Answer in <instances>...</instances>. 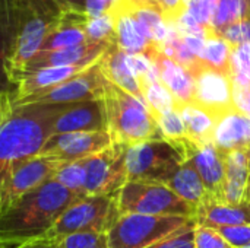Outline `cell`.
I'll list each match as a JSON object with an SVG mask.
<instances>
[{"label":"cell","instance_id":"30","mask_svg":"<svg viewBox=\"0 0 250 248\" xmlns=\"http://www.w3.org/2000/svg\"><path fill=\"white\" fill-rule=\"evenodd\" d=\"M60 186L75 193L79 197H85V183H86V170L85 159L73 161V162H62L57 168L54 177Z\"/></svg>","mask_w":250,"mask_h":248},{"label":"cell","instance_id":"25","mask_svg":"<svg viewBox=\"0 0 250 248\" xmlns=\"http://www.w3.org/2000/svg\"><path fill=\"white\" fill-rule=\"evenodd\" d=\"M15 45V29L7 0H0V95L15 98L16 85L10 73V58Z\"/></svg>","mask_w":250,"mask_h":248},{"label":"cell","instance_id":"41","mask_svg":"<svg viewBox=\"0 0 250 248\" xmlns=\"http://www.w3.org/2000/svg\"><path fill=\"white\" fill-rule=\"evenodd\" d=\"M158 12L164 20L171 25L186 12V7L183 0H158Z\"/></svg>","mask_w":250,"mask_h":248},{"label":"cell","instance_id":"43","mask_svg":"<svg viewBox=\"0 0 250 248\" xmlns=\"http://www.w3.org/2000/svg\"><path fill=\"white\" fill-rule=\"evenodd\" d=\"M125 7H151L158 10V0H123Z\"/></svg>","mask_w":250,"mask_h":248},{"label":"cell","instance_id":"10","mask_svg":"<svg viewBox=\"0 0 250 248\" xmlns=\"http://www.w3.org/2000/svg\"><path fill=\"white\" fill-rule=\"evenodd\" d=\"M127 146L113 143L105 151L85 159V196H116L127 183Z\"/></svg>","mask_w":250,"mask_h":248},{"label":"cell","instance_id":"15","mask_svg":"<svg viewBox=\"0 0 250 248\" xmlns=\"http://www.w3.org/2000/svg\"><path fill=\"white\" fill-rule=\"evenodd\" d=\"M101 130H107L103 99H91L76 104L60 105L51 126L53 134Z\"/></svg>","mask_w":250,"mask_h":248},{"label":"cell","instance_id":"29","mask_svg":"<svg viewBox=\"0 0 250 248\" xmlns=\"http://www.w3.org/2000/svg\"><path fill=\"white\" fill-rule=\"evenodd\" d=\"M249 18L250 0H220L211 22V29L220 34L224 28Z\"/></svg>","mask_w":250,"mask_h":248},{"label":"cell","instance_id":"7","mask_svg":"<svg viewBox=\"0 0 250 248\" xmlns=\"http://www.w3.org/2000/svg\"><path fill=\"white\" fill-rule=\"evenodd\" d=\"M120 216L116 196H85L73 202L56 221L47 240L57 241L76 232H104Z\"/></svg>","mask_w":250,"mask_h":248},{"label":"cell","instance_id":"20","mask_svg":"<svg viewBox=\"0 0 250 248\" xmlns=\"http://www.w3.org/2000/svg\"><path fill=\"white\" fill-rule=\"evenodd\" d=\"M91 67V66H89ZM88 67L79 66H69V67H47L38 69L34 72H25L15 77L16 83V94L13 101L22 99L25 96L34 95L37 92L50 89L56 85L66 82L67 79L76 76L78 73L83 72Z\"/></svg>","mask_w":250,"mask_h":248},{"label":"cell","instance_id":"22","mask_svg":"<svg viewBox=\"0 0 250 248\" xmlns=\"http://www.w3.org/2000/svg\"><path fill=\"white\" fill-rule=\"evenodd\" d=\"M196 227L205 228H223L250 225V203L243 202L240 205H226L207 202L196 209L195 213Z\"/></svg>","mask_w":250,"mask_h":248},{"label":"cell","instance_id":"24","mask_svg":"<svg viewBox=\"0 0 250 248\" xmlns=\"http://www.w3.org/2000/svg\"><path fill=\"white\" fill-rule=\"evenodd\" d=\"M226 162V186L223 203L240 205L245 202L249 183L250 168L246 151H231L224 153Z\"/></svg>","mask_w":250,"mask_h":248},{"label":"cell","instance_id":"48","mask_svg":"<svg viewBox=\"0 0 250 248\" xmlns=\"http://www.w3.org/2000/svg\"><path fill=\"white\" fill-rule=\"evenodd\" d=\"M248 152V161H249V168H250V149L249 151H246Z\"/></svg>","mask_w":250,"mask_h":248},{"label":"cell","instance_id":"33","mask_svg":"<svg viewBox=\"0 0 250 248\" xmlns=\"http://www.w3.org/2000/svg\"><path fill=\"white\" fill-rule=\"evenodd\" d=\"M154 120L157 123V127H158V132H160L163 140L174 145L185 139H189L183 118L177 110L158 114L154 117Z\"/></svg>","mask_w":250,"mask_h":248},{"label":"cell","instance_id":"16","mask_svg":"<svg viewBox=\"0 0 250 248\" xmlns=\"http://www.w3.org/2000/svg\"><path fill=\"white\" fill-rule=\"evenodd\" d=\"M111 44L86 42V44L72 47V48H64V50L40 51L26 63V66L22 69L21 73L34 72L38 69H47V67H69V66L89 67L101 58V56L105 53V50Z\"/></svg>","mask_w":250,"mask_h":248},{"label":"cell","instance_id":"26","mask_svg":"<svg viewBox=\"0 0 250 248\" xmlns=\"http://www.w3.org/2000/svg\"><path fill=\"white\" fill-rule=\"evenodd\" d=\"M166 186L171 191H174L182 200H185L195 209H198L201 205H204L209 200L208 191H207L198 171L189 161L183 162L174 171V174L170 177V180L166 183Z\"/></svg>","mask_w":250,"mask_h":248},{"label":"cell","instance_id":"27","mask_svg":"<svg viewBox=\"0 0 250 248\" xmlns=\"http://www.w3.org/2000/svg\"><path fill=\"white\" fill-rule=\"evenodd\" d=\"M180 113L189 139L196 145L214 143L217 120L196 104H186L177 108Z\"/></svg>","mask_w":250,"mask_h":248},{"label":"cell","instance_id":"13","mask_svg":"<svg viewBox=\"0 0 250 248\" xmlns=\"http://www.w3.org/2000/svg\"><path fill=\"white\" fill-rule=\"evenodd\" d=\"M193 77L196 83L193 104L205 110L217 121L226 114L236 110L231 76L202 66V69L198 70Z\"/></svg>","mask_w":250,"mask_h":248},{"label":"cell","instance_id":"2","mask_svg":"<svg viewBox=\"0 0 250 248\" xmlns=\"http://www.w3.org/2000/svg\"><path fill=\"white\" fill-rule=\"evenodd\" d=\"M59 108L40 104L12 107L0 123V187L18 162L41 152L53 134L51 126Z\"/></svg>","mask_w":250,"mask_h":248},{"label":"cell","instance_id":"39","mask_svg":"<svg viewBox=\"0 0 250 248\" xmlns=\"http://www.w3.org/2000/svg\"><path fill=\"white\" fill-rule=\"evenodd\" d=\"M215 231L220 235H223L233 248H242L250 246V225L223 227V228H217Z\"/></svg>","mask_w":250,"mask_h":248},{"label":"cell","instance_id":"36","mask_svg":"<svg viewBox=\"0 0 250 248\" xmlns=\"http://www.w3.org/2000/svg\"><path fill=\"white\" fill-rule=\"evenodd\" d=\"M218 1L220 0H195L188 7V12L201 26L211 29V22L214 19Z\"/></svg>","mask_w":250,"mask_h":248},{"label":"cell","instance_id":"38","mask_svg":"<svg viewBox=\"0 0 250 248\" xmlns=\"http://www.w3.org/2000/svg\"><path fill=\"white\" fill-rule=\"evenodd\" d=\"M195 248H233L227 240L212 228H195Z\"/></svg>","mask_w":250,"mask_h":248},{"label":"cell","instance_id":"31","mask_svg":"<svg viewBox=\"0 0 250 248\" xmlns=\"http://www.w3.org/2000/svg\"><path fill=\"white\" fill-rule=\"evenodd\" d=\"M142 94H144V99H145L152 117L179 108L176 98L161 83V80L144 83L142 85Z\"/></svg>","mask_w":250,"mask_h":248},{"label":"cell","instance_id":"17","mask_svg":"<svg viewBox=\"0 0 250 248\" xmlns=\"http://www.w3.org/2000/svg\"><path fill=\"white\" fill-rule=\"evenodd\" d=\"M149 58L155 63L158 69L161 83L171 92L179 107L192 104L195 101V92H196V83L193 75L188 69L176 63L173 58L164 56L158 48L149 56Z\"/></svg>","mask_w":250,"mask_h":248},{"label":"cell","instance_id":"37","mask_svg":"<svg viewBox=\"0 0 250 248\" xmlns=\"http://www.w3.org/2000/svg\"><path fill=\"white\" fill-rule=\"evenodd\" d=\"M218 35H221L233 48L243 44H250V18L224 28Z\"/></svg>","mask_w":250,"mask_h":248},{"label":"cell","instance_id":"14","mask_svg":"<svg viewBox=\"0 0 250 248\" xmlns=\"http://www.w3.org/2000/svg\"><path fill=\"white\" fill-rule=\"evenodd\" d=\"M188 161L198 171L209 196L208 202L223 203L226 186V162L224 153L214 145H196L190 140L188 145Z\"/></svg>","mask_w":250,"mask_h":248},{"label":"cell","instance_id":"28","mask_svg":"<svg viewBox=\"0 0 250 248\" xmlns=\"http://www.w3.org/2000/svg\"><path fill=\"white\" fill-rule=\"evenodd\" d=\"M231 54L233 47L221 35L209 31L199 60L204 67L231 76Z\"/></svg>","mask_w":250,"mask_h":248},{"label":"cell","instance_id":"51","mask_svg":"<svg viewBox=\"0 0 250 248\" xmlns=\"http://www.w3.org/2000/svg\"><path fill=\"white\" fill-rule=\"evenodd\" d=\"M0 248H6V247H3V246H0Z\"/></svg>","mask_w":250,"mask_h":248},{"label":"cell","instance_id":"5","mask_svg":"<svg viewBox=\"0 0 250 248\" xmlns=\"http://www.w3.org/2000/svg\"><path fill=\"white\" fill-rule=\"evenodd\" d=\"M190 225L195 218L123 213L107 231V248H146Z\"/></svg>","mask_w":250,"mask_h":248},{"label":"cell","instance_id":"40","mask_svg":"<svg viewBox=\"0 0 250 248\" xmlns=\"http://www.w3.org/2000/svg\"><path fill=\"white\" fill-rule=\"evenodd\" d=\"M123 4V0H86L85 13L89 18L107 13H116Z\"/></svg>","mask_w":250,"mask_h":248},{"label":"cell","instance_id":"12","mask_svg":"<svg viewBox=\"0 0 250 248\" xmlns=\"http://www.w3.org/2000/svg\"><path fill=\"white\" fill-rule=\"evenodd\" d=\"M111 145L113 142L107 130L62 133L51 134L40 153L51 156L60 162H73L88 159Z\"/></svg>","mask_w":250,"mask_h":248},{"label":"cell","instance_id":"34","mask_svg":"<svg viewBox=\"0 0 250 248\" xmlns=\"http://www.w3.org/2000/svg\"><path fill=\"white\" fill-rule=\"evenodd\" d=\"M57 248H107V234L104 232H76L57 241Z\"/></svg>","mask_w":250,"mask_h":248},{"label":"cell","instance_id":"46","mask_svg":"<svg viewBox=\"0 0 250 248\" xmlns=\"http://www.w3.org/2000/svg\"><path fill=\"white\" fill-rule=\"evenodd\" d=\"M245 202H249V203H250V177H249V183H248V189H246V196H245Z\"/></svg>","mask_w":250,"mask_h":248},{"label":"cell","instance_id":"32","mask_svg":"<svg viewBox=\"0 0 250 248\" xmlns=\"http://www.w3.org/2000/svg\"><path fill=\"white\" fill-rule=\"evenodd\" d=\"M85 32L89 42L113 44L116 42V15L107 13L86 19Z\"/></svg>","mask_w":250,"mask_h":248},{"label":"cell","instance_id":"35","mask_svg":"<svg viewBox=\"0 0 250 248\" xmlns=\"http://www.w3.org/2000/svg\"><path fill=\"white\" fill-rule=\"evenodd\" d=\"M195 228L196 225L182 228L146 248H195Z\"/></svg>","mask_w":250,"mask_h":248},{"label":"cell","instance_id":"19","mask_svg":"<svg viewBox=\"0 0 250 248\" xmlns=\"http://www.w3.org/2000/svg\"><path fill=\"white\" fill-rule=\"evenodd\" d=\"M98 64H100V69H101L104 77L108 82L125 89L126 92L132 94L133 96L145 101L141 83L130 69L127 54L125 51H122L116 42H113L105 50V53L98 60Z\"/></svg>","mask_w":250,"mask_h":248},{"label":"cell","instance_id":"3","mask_svg":"<svg viewBox=\"0 0 250 248\" xmlns=\"http://www.w3.org/2000/svg\"><path fill=\"white\" fill-rule=\"evenodd\" d=\"M7 1L15 29V45L10 58V73L15 82V76L40 51L44 38L62 19L66 9L56 0Z\"/></svg>","mask_w":250,"mask_h":248},{"label":"cell","instance_id":"8","mask_svg":"<svg viewBox=\"0 0 250 248\" xmlns=\"http://www.w3.org/2000/svg\"><path fill=\"white\" fill-rule=\"evenodd\" d=\"M183 162H186L185 155L166 140H149L127 146V181L166 184Z\"/></svg>","mask_w":250,"mask_h":248},{"label":"cell","instance_id":"49","mask_svg":"<svg viewBox=\"0 0 250 248\" xmlns=\"http://www.w3.org/2000/svg\"><path fill=\"white\" fill-rule=\"evenodd\" d=\"M242 248H250V246H246V247H242Z\"/></svg>","mask_w":250,"mask_h":248},{"label":"cell","instance_id":"18","mask_svg":"<svg viewBox=\"0 0 250 248\" xmlns=\"http://www.w3.org/2000/svg\"><path fill=\"white\" fill-rule=\"evenodd\" d=\"M86 19H88L86 13L66 10L62 19L54 25V28L44 38L40 51L64 50V48H72L89 42L85 32Z\"/></svg>","mask_w":250,"mask_h":248},{"label":"cell","instance_id":"6","mask_svg":"<svg viewBox=\"0 0 250 248\" xmlns=\"http://www.w3.org/2000/svg\"><path fill=\"white\" fill-rule=\"evenodd\" d=\"M117 209L123 213L195 218L196 209L182 200L166 184L127 181L116 194Z\"/></svg>","mask_w":250,"mask_h":248},{"label":"cell","instance_id":"45","mask_svg":"<svg viewBox=\"0 0 250 248\" xmlns=\"http://www.w3.org/2000/svg\"><path fill=\"white\" fill-rule=\"evenodd\" d=\"M13 248H57V244L51 240H38V241H32V243H26V244H22L19 247Z\"/></svg>","mask_w":250,"mask_h":248},{"label":"cell","instance_id":"11","mask_svg":"<svg viewBox=\"0 0 250 248\" xmlns=\"http://www.w3.org/2000/svg\"><path fill=\"white\" fill-rule=\"evenodd\" d=\"M60 164V161L42 153L18 162L0 187V209L53 180Z\"/></svg>","mask_w":250,"mask_h":248},{"label":"cell","instance_id":"44","mask_svg":"<svg viewBox=\"0 0 250 248\" xmlns=\"http://www.w3.org/2000/svg\"><path fill=\"white\" fill-rule=\"evenodd\" d=\"M13 98L10 95H0V123L4 120V117L12 111Z\"/></svg>","mask_w":250,"mask_h":248},{"label":"cell","instance_id":"50","mask_svg":"<svg viewBox=\"0 0 250 248\" xmlns=\"http://www.w3.org/2000/svg\"><path fill=\"white\" fill-rule=\"evenodd\" d=\"M248 117H250V110H249V113H248Z\"/></svg>","mask_w":250,"mask_h":248},{"label":"cell","instance_id":"9","mask_svg":"<svg viewBox=\"0 0 250 248\" xmlns=\"http://www.w3.org/2000/svg\"><path fill=\"white\" fill-rule=\"evenodd\" d=\"M107 79L104 77L98 61L66 82L56 85L50 89L37 92L18 101H12L13 105H67L91 99H101Z\"/></svg>","mask_w":250,"mask_h":248},{"label":"cell","instance_id":"1","mask_svg":"<svg viewBox=\"0 0 250 248\" xmlns=\"http://www.w3.org/2000/svg\"><path fill=\"white\" fill-rule=\"evenodd\" d=\"M78 199L57 181L50 180L0 209V246L19 247L47 238L59 216Z\"/></svg>","mask_w":250,"mask_h":248},{"label":"cell","instance_id":"4","mask_svg":"<svg viewBox=\"0 0 250 248\" xmlns=\"http://www.w3.org/2000/svg\"><path fill=\"white\" fill-rule=\"evenodd\" d=\"M101 99L105 110L107 132L113 143L132 146L141 142L163 140L145 101L108 80Z\"/></svg>","mask_w":250,"mask_h":248},{"label":"cell","instance_id":"23","mask_svg":"<svg viewBox=\"0 0 250 248\" xmlns=\"http://www.w3.org/2000/svg\"><path fill=\"white\" fill-rule=\"evenodd\" d=\"M114 15H116V44L122 51L130 56L145 54L146 57H149L158 48L148 39L139 23L127 9L120 7Z\"/></svg>","mask_w":250,"mask_h":248},{"label":"cell","instance_id":"42","mask_svg":"<svg viewBox=\"0 0 250 248\" xmlns=\"http://www.w3.org/2000/svg\"><path fill=\"white\" fill-rule=\"evenodd\" d=\"M63 9L66 10H75L85 13V1L86 0H56Z\"/></svg>","mask_w":250,"mask_h":248},{"label":"cell","instance_id":"47","mask_svg":"<svg viewBox=\"0 0 250 248\" xmlns=\"http://www.w3.org/2000/svg\"><path fill=\"white\" fill-rule=\"evenodd\" d=\"M195 0H183V4H185V7H186V10H188V7L193 3Z\"/></svg>","mask_w":250,"mask_h":248},{"label":"cell","instance_id":"21","mask_svg":"<svg viewBox=\"0 0 250 248\" xmlns=\"http://www.w3.org/2000/svg\"><path fill=\"white\" fill-rule=\"evenodd\" d=\"M214 145L223 152L249 151L250 149V117L234 110L217 121Z\"/></svg>","mask_w":250,"mask_h":248}]
</instances>
